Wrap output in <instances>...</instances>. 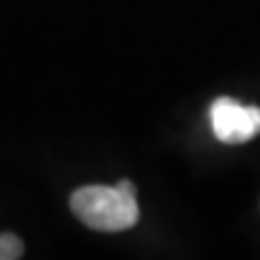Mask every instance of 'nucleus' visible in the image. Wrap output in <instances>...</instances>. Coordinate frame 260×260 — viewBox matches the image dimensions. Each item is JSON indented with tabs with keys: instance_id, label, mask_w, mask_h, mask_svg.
Returning a JSON list of instances; mask_svg holds the SVG:
<instances>
[{
	"instance_id": "nucleus-2",
	"label": "nucleus",
	"mask_w": 260,
	"mask_h": 260,
	"mask_svg": "<svg viewBox=\"0 0 260 260\" xmlns=\"http://www.w3.org/2000/svg\"><path fill=\"white\" fill-rule=\"evenodd\" d=\"M210 125L219 142L241 145L260 133V109L243 106L232 96H219L210 106Z\"/></svg>"
},
{
	"instance_id": "nucleus-3",
	"label": "nucleus",
	"mask_w": 260,
	"mask_h": 260,
	"mask_svg": "<svg viewBox=\"0 0 260 260\" xmlns=\"http://www.w3.org/2000/svg\"><path fill=\"white\" fill-rule=\"evenodd\" d=\"M24 253V243L15 234L3 232L0 234V260H17Z\"/></svg>"
},
{
	"instance_id": "nucleus-1",
	"label": "nucleus",
	"mask_w": 260,
	"mask_h": 260,
	"mask_svg": "<svg viewBox=\"0 0 260 260\" xmlns=\"http://www.w3.org/2000/svg\"><path fill=\"white\" fill-rule=\"evenodd\" d=\"M75 217L96 232H125L138 224L140 210L133 181L118 186H84L70 198Z\"/></svg>"
}]
</instances>
